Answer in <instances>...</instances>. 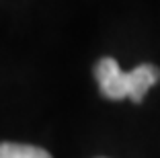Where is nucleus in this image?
Returning a JSON list of instances; mask_svg holds the SVG:
<instances>
[{
	"mask_svg": "<svg viewBox=\"0 0 160 158\" xmlns=\"http://www.w3.org/2000/svg\"><path fill=\"white\" fill-rule=\"evenodd\" d=\"M94 76L103 97L111 101L129 99L133 103H142L146 93L160 80V68L154 64H142L132 72H123L117 60L103 58L94 68Z\"/></svg>",
	"mask_w": 160,
	"mask_h": 158,
	"instance_id": "nucleus-1",
	"label": "nucleus"
},
{
	"mask_svg": "<svg viewBox=\"0 0 160 158\" xmlns=\"http://www.w3.org/2000/svg\"><path fill=\"white\" fill-rule=\"evenodd\" d=\"M0 158H52V154L37 146L4 142L0 144Z\"/></svg>",
	"mask_w": 160,
	"mask_h": 158,
	"instance_id": "nucleus-2",
	"label": "nucleus"
}]
</instances>
